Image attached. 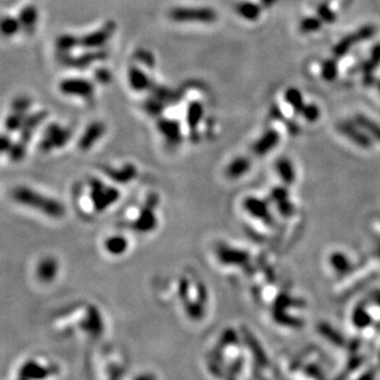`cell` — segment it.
<instances>
[{"instance_id": "obj_1", "label": "cell", "mask_w": 380, "mask_h": 380, "mask_svg": "<svg viewBox=\"0 0 380 380\" xmlns=\"http://www.w3.org/2000/svg\"><path fill=\"white\" fill-rule=\"evenodd\" d=\"M12 196L19 203H23L31 207V208L37 209V211L42 212L48 217L60 218L64 214V208L60 206V203L52 200V198L44 197L41 193L36 192L31 188L17 187L12 193Z\"/></svg>"}, {"instance_id": "obj_2", "label": "cell", "mask_w": 380, "mask_h": 380, "mask_svg": "<svg viewBox=\"0 0 380 380\" xmlns=\"http://www.w3.org/2000/svg\"><path fill=\"white\" fill-rule=\"evenodd\" d=\"M169 17L175 22L181 23H213L218 19V14L212 7H174L170 10Z\"/></svg>"}, {"instance_id": "obj_3", "label": "cell", "mask_w": 380, "mask_h": 380, "mask_svg": "<svg viewBox=\"0 0 380 380\" xmlns=\"http://www.w3.org/2000/svg\"><path fill=\"white\" fill-rule=\"evenodd\" d=\"M72 137V130L65 128L58 123H51L44 130L43 138L40 143V148L43 151H49L52 149L63 148Z\"/></svg>"}, {"instance_id": "obj_4", "label": "cell", "mask_w": 380, "mask_h": 380, "mask_svg": "<svg viewBox=\"0 0 380 380\" xmlns=\"http://www.w3.org/2000/svg\"><path fill=\"white\" fill-rule=\"evenodd\" d=\"M59 91L63 95L74 96L80 99H90L95 94V85L93 81L83 78H67L59 83Z\"/></svg>"}, {"instance_id": "obj_5", "label": "cell", "mask_w": 380, "mask_h": 380, "mask_svg": "<svg viewBox=\"0 0 380 380\" xmlns=\"http://www.w3.org/2000/svg\"><path fill=\"white\" fill-rule=\"evenodd\" d=\"M116 30L114 21H107L104 26L80 37V46L86 49H101L109 42Z\"/></svg>"}, {"instance_id": "obj_6", "label": "cell", "mask_w": 380, "mask_h": 380, "mask_svg": "<svg viewBox=\"0 0 380 380\" xmlns=\"http://www.w3.org/2000/svg\"><path fill=\"white\" fill-rule=\"evenodd\" d=\"M60 57H62L63 64L69 65L72 68H77V69H84L90 64L106 59L107 52L104 51V49H88L79 56L72 57L70 54H64V56Z\"/></svg>"}, {"instance_id": "obj_7", "label": "cell", "mask_w": 380, "mask_h": 380, "mask_svg": "<svg viewBox=\"0 0 380 380\" xmlns=\"http://www.w3.org/2000/svg\"><path fill=\"white\" fill-rule=\"evenodd\" d=\"M156 128L169 144L176 145L182 139V127L179 121L160 117L156 121Z\"/></svg>"}, {"instance_id": "obj_8", "label": "cell", "mask_w": 380, "mask_h": 380, "mask_svg": "<svg viewBox=\"0 0 380 380\" xmlns=\"http://www.w3.org/2000/svg\"><path fill=\"white\" fill-rule=\"evenodd\" d=\"M127 79L130 89L137 93H143L149 89H153V81L150 77L138 65H130L128 68Z\"/></svg>"}, {"instance_id": "obj_9", "label": "cell", "mask_w": 380, "mask_h": 380, "mask_svg": "<svg viewBox=\"0 0 380 380\" xmlns=\"http://www.w3.org/2000/svg\"><path fill=\"white\" fill-rule=\"evenodd\" d=\"M106 132V126L105 123L100 122V121H95V122H91L90 125L86 127V129L84 130L83 135H81L79 140V148L81 150H89V149L93 148L95 145V143L98 140H100L102 135Z\"/></svg>"}, {"instance_id": "obj_10", "label": "cell", "mask_w": 380, "mask_h": 380, "mask_svg": "<svg viewBox=\"0 0 380 380\" xmlns=\"http://www.w3.org/2000/svg\"><path fill=\"white\" fill-rule=\"evenodd\" d=\"M48 116V112L46 110H42V111H37L35 114H31L28 116H26L25 122H23L22 128H21V141L23 143H27L32 138L33 132L37 128V126H40L44 120Z\"/></svg>"}, {"instance_id": "obj_11", "label": "cell", "mask_w": 380, "mask_h": 380, "mask_svg": "<svg viewBox=\"0 0 380 380\" xmlns=\"http://www.w3.org/2000/svg\"><path fill=\"white\" fill-rule=\"evenodd\" d=\"M204 117V106L201 101L193 100L186 109V125L191 132H196Z\"/></svg>"}, {"instance_id": "obj_12", "label": "cell", "mask_w": 380, "mask_h": 380, "mask_svg": "<svg viewBox=\"0 0 380 380\" xmlns=\"http://www.w3.org/2000/svg\"><path fill=\"white\" fill-rule=\"evenodd\" d=\"M21 23V28L26 32H32L35 30L38 21V10L36 5L27 4L21 9L19 17H17Z\"/></svg>"}, {"instance_id": "obj_13", "label": "cell", "mask_w": 380, "mask_h": 380, "mask_svg": "<svg viewBox=\"0 0 380 380\" xmlns=\"http://www.w3.org/2000/svg\"><path fill=\"white\" fill-rule=\"evenodd\" d=\"M340 130L346 135L347 138H350L351 140L355 141L357 145L362 146V148H371L372 140L368 135H366L364 133H362L360 129H357L356 126H353L352 123L343 122L339 126Z\"/></svg>"}, {"instance_id": "obj_14", "label": "cell", "mask_w": 380, "mask_h": 380, "mask_svg": "<svg viewBox=\"0 0 380 380\" xmlns=\"http://www.w3.org/2000/svg\"><path fill=\"white\" fill-rule=\"evenodd\" d=\"M279 141V134L273 129L267 130L266 133H263V135L253 145V151L257 155H264L266 153L271 151L274 146L278 144Z\"/></svg>"}, {"instance_id": "obj_15", "label": "cell", "mask_w": 380, "mask_h": 380, "mask_svg": "<svg viewBox=\"0 0 380 380\" xmlns=\"http://www.w3.org/2000/svg\"><path fill=\"white\" fill-rule=\"evenodd\" d=\"M250 160L248 158H245V156H239V158H235L234 160L228 165L225 174L230 179H239V177L244 176L250 170Z\"/></svg>"}, {"instance_id": "obj_16", "label": "cell", "mask_w": 380, "mask_h": 380, "mask_svg": "<svg viewBox=\"0 0 380 380\" xmlns=\"http://www.w3.org/2000/svg\"><path fill=\"white\" fill-rule=\"evenodd\" d=\"M80 46V37H77L70 33H63L58 36L56 41V47L60 53V56L69 54L74 48Z\"/></svg>"}, {"instance_id": "obj_17", "label": "cell", "mask_w": 380, "mask_h": 380, "mask_svg": "<svg viewBox=\"0 0 380 380\" xmlns=\"http://www.w3.org/2000/svg\"><path fill=\"white\" fill-rule=\"evenodd\" d=\"M105 172L107 174V176L111 177L112 180L117 181V182H127L130 181L137 174V169L133 166L132 164H126L122 169H109L105 170Z\"/></svg>"}, {"instance_id": "obj_18", "label": "cell", "mask_w": 380, "mask_h": 380, "mask_svg": "<svg viewBox=\"0 0 380 380\" xmlns=\"http://www.w3.org/2000/svg\"><path fill=\"white\" fill-rule=\"evenodd\" d=\"M237 12L243 19L256 21L261 15V6L253 1H241L237 5Z\"/></svg>"}, {"instance_id": "obj_19", "label": "cell", "mask_w": 380, "mask_h": 380, "mask_svg": "<svg viewBox=\"0 0 380 380\" xmlns=\"http://www.w3.org/2000/svg\"><path fill=\"white\" fill-rule=\"evenodd\" d=\"M380 64V43H377L376 46L372 48L371 52V58L367 60L363 65V72H364V79L366 83L369 84V79L372 78V73L376 70V68Z\"/></svg>"}, {"instance_id": "obj_20", "label": "cell", "mask_w": 380, "mask_h": 380, "mask_svg": "<svg viewBox=\"0 0 380 380\" xmlns=\"http://www.w3.org/2000/svg\"><path fill=\"white\" fill-rule=\"evenodd\" d=\"M356 122H357L358 126H361L362 128L367 130L368 133H371L376 139L380 140V126L374 121H372L371 119H368L364 115H357L356 116Z\"/></svg>"}, {"instance_id": "obj_21", "label": "cell", "mask_w": 380, "mask_h": 380, "mask_svg": "<svg viewBox=\"0 0 380 380\" xmlns=\"http://www.w3.org/2000/svg\"><path fill=\"white\" fill-rule=\"evenodd\" d=\"M27 115L22 114V112L12 111L9 116L5 120V128H6L7 132H16L22 128L23 122Z\"/></svg>"}, {"instance_id": "obj_22", "label": "cell", "mask_w": 380, "mask_h": 380, "mask_svg": "<svg viewBox=\"0 0 380 380\" xmlns=\"http://www.w3.org/2000/svg\"><path fill=\"white\" fill-rule=\"evenodd\" d=\"M277 170H278V174L280 179L284 181L285 183H292L294 181V170H293L292 164L288 159H279L277 161Z\"/></svg>"}, {"instance_id": "obj_23", "label": "cell", "mask_w": 380, "mask_h": 380, "mask_svg": "<svg viewBox=\"0 0 380 380\" xmlns=\"http://www.w3.org/2000/svg\"><path fill=\"white\" fill-rule=\"evenodd\" d=\"M318 329H319V332H320L322 336H324L326 340H329L331 343H334V345L336 346L345 345L343 337L341 336L339 332L335 331L330 325L325 324V322H321V324H319Z\"/></svg>"}, {"instance_id": "obj_24", "label": "cell", "mask_w": 380, "mask_h": 380, "mask_svg": "<svg viewBox=\"0 0 380 380\" xmlns=\"http://www.w3.org/2000/svg\"><path fill=\"white\" fill-rule=\"evenodd\" d=\"M284 98L287 100L288 104L293 107L297 112H301L304 109V101H303V95L298 89L289 88L284 94Z\"/></svg>"}, {"instance_id": "obj_25", "label": "cell", "mask_w": 380, "mask_h": 380, "mask_svg": "<svg viewBox=\"0 0 380 380\" xmlns=\"http://www.w3.org/2000/svg\"><path fill=\"white\" fill-rule=\"evenodd\" d=\"M21 30V23L17 17L5 16L1 20V32L4 36H14Z\"/></svg>"}, {"instance_id": "obj_26", "label": "cell", "mask_w": 380, "mask_h": 380, "mask_svg": "<svg viewBox=\"0 0 380 380\" xmlns=\"http://www.w3.org/2000/svg\"><path fill=\"white\" fill-rule=\"evenodd\" d=\"M355 43H358L355 33H352V35L350 36H346V37H343L342 40H341L339 43L334 47V54L336 57H339V58L340 57L345 56V54L350 51L351 47H352Z\"/></svg>"}, {"instance_id": "obj_27", "label": "cell", "mask_w": 380, "mask_h": 380, "mask_svg": "<svg viewBox=\"0 0 380 380\" xmlns=\"http://www.w3.org/2000/svg\"><path fill=\"white\" fill-rule=\"evenodd\" d=\"M165 105L166 104H164V102L159 100V99H156L155 96L151 95V98L146 99L145 102H144V109H145V111L148 112L149 115H151V116H160L162 111H164V109L166 107Z\"/></svg>"}, {"instance_id": "obj_28", "label": "cell", "mask_w": 380, "mask_h": 380, "mask_svg": "<svg viewBox=\"0 0 380 380\" xmlns=\"http://www.w3.org/2000/svg\"><path fill=\"white\" fill-rule=\"evenodd\" d=\"M337 64L334 59H327L322 63L321 75L326 81H332L337 77Z\"/></svg>"}, {"instance_id": "obj_29", "label": "cell", "mask_w": 380, "mask_h": 380, "mask_svg": "<svg viewBox=\"0 0 380 380\" xmlns=\"http://www.w3.org/2000/svg\"><path fill=\"white\" fill-rule=\"evenodd\" d=\"M151 90H153V95L155 96L156 99H159V100L164 102V104H169V102L174 101L175 99H176L174 91L167 88L156 86V88H153Z\"/></svg>"}, {"instance_id": "obj_30", "label": "cell", "mask_w": 380, "mask_h": 380, "mask_svg": "<svg viewBox=\"0 0 380 380\" xmlns=\"http://www.w3.org/2000/svg\"><path fill=\"white\" fill-rule=\"evenodd\" d=\"M299 27L301 32H314V31H319L321 28V21L316 17H306V19L301 20Z\"/></svg>"}, {"instance_id": "obj_31", "label": "cell", "mask_w": 380, "mask_h": 380, "mask_svg": "<svg viewBox=\"0 0 380 380\" xmlns=\"http://www.w3.org/2000/svg\"><path fill=\"white\" fill-rule=\"evenodd\" d=\"M10 155V158L12 159L14 161H20L22 160L23 156L26 154V143L19 140L17 143L12 144V146L10 148V150L7 151Z\"/></svg>"}, {"instance_id": "obj_32", "label": "cell", "mask_w": 380, "mask_h": 380, "mask_svg": "<svg viewBox=\"0 0 380 380\" xmlns=\"http://www.w3.org/2000/svg\"><path fill=\"white\" fill-rule=\"evenodd\" d=\"M331 264L337 272H346L350 268V262L341 253H335L331 256Z\"/></svg>"}, {"instance_id": "obj_33", "label": "cell", "mask_w": 380, "mask_h": 380, "mask_svg": "<svg viewBox=\"0 0 380 380\" xmlns=\"http://www.w3.org/2000/svg\"><path fill=\"white\" fill-rule=\"evenodd\" d=\"M135 59L141 63V64L146 65V67L149 68H153L154 65H155V58H154L153 54L149 51H146V49H139V51H137V53H135Z\"/></svg>"}, {"instance_id": "obj_34", "label": "cell", "mask_w": 380, "mask_h": 380, "mask_svg": "<svg viewBox=\"0 0 380 380\" xmlns=\"http://www.w3.org/2000/svg\"><path fill=\"white\" fill-rule=\"evenodd\" d=\"M301 114H303L304 119L308 120L309 122H315L320 117V110L318 109L316 105H305Z\"/></svg>"}, {"instance_id": "obj_35", "label": "cell", "mask_w": 380, "mask_h": 380, "mask_svg": "<svg viewBox=\"0 0 380 380\" xmlns=\"http://www.w3.org/2000/svg\"><path fill=\"white\" fill-rule=\"evenodd\" d=\"M353 324L357 325L358 327H366L368 326L369 322H371V318L368 316L367 311L364 309L358 308L356 309L355 314H353Z\"/></svg>"}, {"instance_id": "obj_36", "label": "cell", "mask_w": 380, "mask_h": 380, "mask_svg": "<svg viewBox=\"0 0 380 380\" xmlns=\"http://www.w3.org/2000/svg\"><path fill=\"white\" fill-rule=\"evenodd\" d=\"M377 30L374 26H371V25H367V26H363V27H361L360 30L357 31V32L355 33L356 38H357V42H362V41H368L371 40L372 37H373L374 35H376Z\"/></svg>"}, {"instance_id": "obj_37", "label": "cell", "mask_w": 380, "mask_h": 380, "mask_svg": "<svg viewBox=\"0 0 380 380\" xmlns=\"http://www.w3.org/2000/svg\"><path fill=\"white\" fill-rule=\"evenodd\" d=\"M107 251L110 253H114V255H120V253H123L126 249V244L121 238H116V239H110L106 243Z\"/></svg>"}, {"instance_id": "obj_38", "label": "cell", "mask_w": 380, "mask_h": 380, "mask_svg": "<svg viewBox=\"0 0 380 380\" xmlns=\"http://www.w3.org/2000/svg\"><path fill=\"white\" fill-rule=\"evenodd\" d=\"M318 14L319 16H320V19L327 23H331L336 21V14L330 9L327 4H321L320 6L318 7Z\"/></svg>"}, {"instance_id": "obj_39", "label": "cell", "mask_w": 380, "mask_h": 380, "mask_svg": "<svg viewBox=\"0 0 380 380\" xmlns=\"http://www.w3.org/2000/svg\"><path fill=\"white\" fill-rule=\"evenodd\" d=\"M30 107H31V100L28 98H26V96L17 98L16 100H14V102H12V111L26 114V111H27Z\"/></svg>"}, {"instance_id": "obj_40", "label": "cell", "mask_w": 380, "mask_h": 380, "mask_svg": "<svg viewBox=\"0 0 380 380\" xmlns=\"http://www.w3.org/2000/svg\"><path fill=\"white\" fill-rule=\"evenodd\" d=\"M94 75H95V79L100 84H104V85L111 83L112 80L111 72L109 69H106V68H98L95 70V73H94Z\"/></svg>"}, {"instance_id": "obj_41", "label": "cell", "mask_w": 380, "mask_h": 380, "mask_svg": "<svg viewBox=\"0 0 380 380\" xmlns=\"http://www.w3.org/2000/svg\"><path fill=\"white\" fill-rule=\"evenodd\" d=\"M306 373H308V376L313 377V378H315L316 380H324V376H322L321 371L318 367L309 366L308 368H306Z\"/></svg>"}, {"instance_id": "obj_42", "label": "cell", "mask_w": 380, "mask_h": 380, "mask_svg": "<svg viewBox=\"0 0 380 380\" xmlns=\"http://www.w3.org/2000/svg\"><path fill=\"white\" fill-rule=\"evenodd\" d=\"M12 146V143H11V139H10V137L7 134H2L1 137V150L4 151V153H6V151L10 150V148Z\"/></svg>"}, {"instance_id": "obj_43", "label": "cell", "mask_w": 380, "mask_h": 380, "mask_svg": "<svg viewBox=\"0 0 380 380\" xmlns=\"http://www.w3.org/2000/svg\"><path fill=\"white\" fill-rule=\"evenodd\" d=\"M357 380H376V373H374V372H372V371H369V372H367V373H364L363 376H361Z\"/></svg>"}, {"instance_id": "obj_44", "label": "cell", "mask_w": 380, "mask_h": 380, "mask_svg": "<svg viewBox=\"0 0 380 380\" xmlns=\"http://www.w3.org/2000/svg\"><path fill=\"white\" fill-rule=\"evenodd\" d=\"M260 1H261L262 6L269 7V6H272V5H273L274 2L277 1V0H260Z\"/></svg>"}, {"instance_id": "obj_45", "label": "cell", "mask_w": 380, "mask_h": 380, "mask_svg": "<svg viewBox=\"0 0 380 380\" xmlns=\"http://www.w3.org/2000/svg\"><path fill=\"white\" fill-rule=\"evenodd\" d=\"M378 89H379V91H380V81H378Z\"/></svg>"}, {"instance_id": "obj_46", "label": "cell", "mask_w": 380, "mask_h": 380, "mask_svg": "<svg viewBox=\"0 0 380 380\" xmlns=\"http://www.w3.org/2000/svg\"><path fill=\"white\" fill-rule=\"evenodd\" d=\"M379 251H380V250H379Z\"/></svg>"}]
</instances>
